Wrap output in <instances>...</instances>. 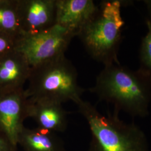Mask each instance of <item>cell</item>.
Wrapping results in <instances>:
<instances>
[{"mask_svg":"<svg viewBox=\"0 0 151 151\" xmlns=\"http://www.w3.org/2000/svg\"><path fill=\"white\" fill-rule=\"evenodd\" d=\"M56 0H17L23 36L42 32L56 24Z\"/></svg>","mask_w":151,"mask_h":151,"instance_id":"obj_7","label":"cell"},{"mask_svg":"<svg viewBox=\"0 0 151 151\" xmlns=\"http://www.w3.org/2000/svg\"><path fill=\"white\" fill-rule=\"evenodd\" d=\"M31 68L26 57L16 49L0 57V90L24 88Z\"/></svg>","mask_w":151,"mask_h":151,"instance_id":"obj_10","label":"cell"},{"mask_svg":"<svg viewBox=\"0 0 151 151\" xmlns=\"http://www.w3.org/2000/svg\"><path fill=\"white\" fill-rule=\"evenodd\" d=\"M89 90L100 100L113 105L133 117H146L151 101V74L140 68L132 70L120 64L104 65Z\"/></svg>","mask_w":151,"mask_h":151,"instance_id":"obj_1","label":"cell"},{"mask_svg":"<svg viewBox=\"0 0 151 151\" xmlns=\"http://www.w3.org/2000/svg\"><path fill=\"white\" fill-rule=\"evenodd\" d=\"M56 24L65 27L75 37L98 10L92 0H56Z\"/></svg>","mask_w":151,"mask_h":151,"instance_id":"obj_8","label":"cell"},{"mask_svg":"<svg viewBox=\"0 0 151 151\" xmlns=\"http://www.w3.org/2000/svg\"><path fill=\"white\" fill-rule=\"evenodd\" d=\"M25 151H65L63 142L53 132L24 127L19 134L17 146Z\"/></svg>","mask_w":151,"mask_h":151,"instance_id":"obj_11","label":"cell"},{"mask_svg":"<svg viewBox=\"0 0 151 151\" xmlns=\"http://www.w3.org/2000/svg\"><path fill=\"white\" fill-rule=\"evenodd\" d=\"M17 147L0 132V151H17Z\"/></svg>","mask_w":151,"mask_h":151,"instance_id":"obj_15","label":"cell"},{"mask_svg":"<svg viewBox=\"0 0 151 151\" xmlns=\"http://www.w3.org/2000/svg\"><path fill=\"white\" fill-rule=\"evenodd\" d=\"M58 101L28 98L27 118H32L38 127L53 133L63 132L67 127V112Z\"/></svg>","mask_w":151,"mask_h":151,"instance_id":"obj_9","label":"cell"},{"mask_svg":"<svg viewBox=\"0 0 151 151\" xmlns=\"http://www.w3.org/2000/svg\"><path fill=\"white\" fill-rule=\"evenodd\" d=\"M76 105L91 132L88 151H150L145 134L134 123L121 120L114 111L105 116L82 99Z\"/></svg>","mask_w":151,"mask_h":151,"instance_id":"obj_3","label":"cell"},{"mask_svg":"<svg viewBox=\"0 0 151 151\" xmlns=\"http://www.w3.org/2000/svg\"><path fill=\"white\" fill-rule=\"evenodd\" d=\"M146 26L147 32L142 39L139 58L140 68L151 74V23L148 19L146 20Z\"/></svg>","mask_w":151,"mask_h":151,"instance_id":"obj_13","label":"cell"},{"mask_svg":"<svg viewBox=\"0 0 151 151\" xmlns=\"http://www.w3.org/2000/svg\"><path fill=\"white\" fill-rule=\"evenodd\" d=\"M16 42L15 39L0 32V57L15 50Z\"/></svg>","mask_w":151,"mask_h":151,"instance_id":"obj_14","label":"cell"},{"mask_svg":"<svg viewBox=\"0 0 151 151\" xmlns=\"http://www.w3.org/2000/svg\"><path fill=\"white\" fill-rule=\"evenodd\" d=\"M74 37L65 27L55 24L42 32L22 36L16 40L15 49L32 67L65 54Z\"/></svg>","mask_w":151,"mask_h":151,"instance_id":"obj_5","label":"cell"},{"mask_svg":"<svg viewBox=\"0 0 151 151\" xmlns=\"http://www.w3.org/2000/svg\"><path fill=\"white\" fill-rule=\"evenodd\" d=\"M146 5L147 14H148V19L151 23V0H144L143 1Z\"/></svg>","mask_w":151,"mask_h":151,"instance_id":"obj_16","label":"cell"},{"mask_svg":"<svg viewBox=\"0 0 151 151\" xmlns=\"http://www.w3.org/2000/svg\"><path fill=\"white\" fill-rule=\"evenodd\" d=\"M0 32L17 40L23 36L17 0H0Z\"/></svg>","mask_w":151,"mask_h":151,"instance_id":"obj_12","label":"cell"},{"mask_svg":"<svg viewBox=\"0 0 151 151\" xmlns=\"http://www.w3.org/2000/svg\"><path fill=\"white\" fill-rule=\"evenodd\" d=\"M27 105L24 88L0 90V132L17 147L24 122L27 118Z\"/></svg>","mask_w":151,"mask_h":151,"instance_id":"obj_6","label":"cell"},{"mask_svg":"<svg viewBox=\"0 0 151 151\" xmlns=\"http://www.w3.org/2000/svg\"><path fill=\"white\" fill-rule=\"evenodd\" d=\"M130 2L122 0L101 1L95 14L77 36L92 58L104 65L120 64L118 54L125 25L122 9Z\"/></svg>","mask_w":151,"mask_h":151,"instance_id":"obj_2","label":"cell"},{"mask_svg":"<svg viewBox=\"0 0 151 151\" xmlns=\"http://www.w3.org/2000/svg\"><path fill=\"white\" fill-rule=\"evenodd\" d=\"M77 78L75 67L64 54L32 67L25 91L29 99H49L62 104L72 101L76 104L85 91Z\"/></svg>","mask_w":151,"mask_h":151,"instance_id":"obj_4","label":"cell"}]
</instances>
